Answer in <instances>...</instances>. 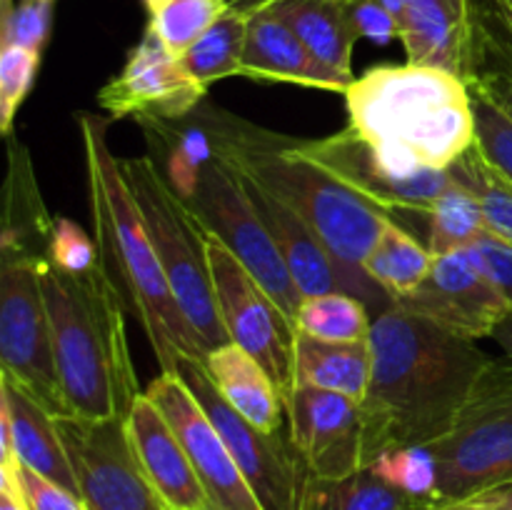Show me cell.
Segmentation results:
<instances>
[{
    "instance_id": "6da1fadb",
    "label": "cell",
    "mask_w": 512,
    "mask_h": 510,
    "mask_svg": "<svg viewBox=\"0 0 512 510\" xmlns=\"http://www.w3.org/2000/svg\"><path fill=\"white\" fill-rule=\"evenodd\" d=\"M373 375L360 403L365 465L395 448L430 445L453 425L493 358L433 320L390 305L370 325Z\"/></svg>"
},
{
    "instance_id": "7a4b0ae2",
    "label": "cell",
    "mask_w": 512,
    "mask_h": 510,
    "mask_svg": "<svg viewBox=\"0 0 512 510\" xmlns=\"http://www.w3.org/2000/svg\"><path fill=\"white\" fill-rule=\"evenodd\" d=\"M198 123L220 158L305 220L343 270L350 293L365 300L373 315L393 305V298L365 275L363 263L395 218L300 153L295 138L215 108L205 110Z\"/></svg>"
},
{
    "instance_id": "3957f363",
    "label": "cell",
    "mask_w": 512,
    "mask_h": 510,
    "mask_svg": "<svg viewBox=\"0 0 512 510\" xmlns=\"http://www.w3.org/2000/svg\"><path fill=\"white\" fill-rule=\"evenodd\" d=\"M78 125L83 135L93 235L105 275L123 298L125 310L135 315L143 328L163 373H173L183 358L205 363L208 353L170 290L133 193L123 178L120 160L105 138L108 123L98 115L83 113L78 115Z\"/></svg>"
},
{
    "instance_id": "277c9868",
    "label": "cell",
    "mask_w": 512,
    "mask_h": 510,
    "mask_svg": "<svg viewBox=\"0 0 512 510\" xmlns=\"http://www.w3.org/2000/svg\"><path fill=\"white\" fill-rule=\"evenodd\" d=\"M350 128L403 178L448 170L475 145L470 83L435 65H378L345 93Z\"/></svg>"
},
{
    "instance_id": "5b68a950",
    "label": "cell",
    "mask_w": 512,
    "mask_h": 510,
    "mask_svg": "<svg viewBox=\"0 0 512 510\" xmlns=\"http://www.w3.org/2000/svg\"><path fill=\"white\" fill-rule=\"evenodd\" d=\"M40 283L68 415L85 420L128 418L143 390L125 330L128 310L100 260L85 273H70L45 255Z\"/></svg>"
},
{
    "instance_id": "8992f818",
    "label": "cell",
    "mask_w": 512,
    "mask_h": 510,
    "mask_svg": "<svg viewBox=\"0 0 512 510\" xmlns=\"http://www.w3.org/2000/svg\"><path fill=\"white\" fill-rule=\"evenodd\" d=\"M118 160L170 290L205 353L230 343L215 303L205 228L178 190L168 183L158 160L150 155Z\"/></svg>"
},
{
    "instance_id": "52a82bcc",
    "label": "cell",
    "mask_w": 512,
    "mask_h": 510,
    "mask_svg": "<svg viewBox=\"0 0 512 510\" xmlns=\"http://www.w3.org/2000/svg\"><path fill=\"white\" fill-rule=\"evenodd\" d=\"M438 465L435 500H458L512 483V363L490 360L443 438L430 443Z\"/></svg>"
},
{
    "instance_id": "ba28073f",
    "label": "cell",
    "mask_w": 512,
    "mask_h": 510,
    "mask_svg": "<svg viewBox=\"0 0 512 510\" xmlns=\"http://www.w3.org/2000/svg\"><path fill=\"white\" fill-rule=\"evenodd\" d=\"M45 255L0 250V375L28 390L53 415H68L40 283Z\"/></svg>"
},
{
    "instance_id": "9c48e42d",
    "label": "cell",
    "mask_w": 512,
    "mask_h": 510,
    "mask_svg": "<svg viewBox=\"0 0 512 510\" xmlns=\"http://www.w3.org/2000/svg\"><path fill=\"white\" fill-rule=\"evenodd\" d=\"M183 200L205 233L218 238L295 323L303 295L295 288L288 265L260 220L238 170L215 153L200 168L195 188Z\"/></svg>"
},
{
    "instance_id": "30bf717a",
    "label": "cell",
    "mask_w": 512,
    "mask_h": 510,
    "mask_svg": "<svg viewBox=\"0 0 512 510\" xmlns=\"http://www.w3.org/2000/svg\"><path fill=\"white\" fill-rule=\"evenodd\" d=\"M173 373L210 415L263 510H303L310 470L295 450L290 430L268 433L245 420L215 388L203 360H178Z\"/></svg>"
},
{
    "instance_id": "8fae6325",
    "label": "cell",
    "mask_w": 512,
    "mask_h": 510,
    "mask_svg": "<svg viewBox=\"0 0 512 510\" xmlns=\"http://www.w3.org/2000/svg\"><path fill=\"white\" fill-rule=\"evenodd\" d=\"M208 263L215 303L230 343L253 355L275 380L283 400H288L295 388V323L253 273L210 233Z\"/></svg>"
},
{
    "instance_id": "7c38bea8",
    "label": "cell",
    "mask_w": 512,
    "mask_h": 510,
    "mask_svg": "<svg viewBox=\"0 0 512 510\" xmlns=\"http://www.w3.org/2000/svg\"><path fill=\"white\" fill-rule=\"evenodd\" d=\"M58 430L88 510H173L145 473L128 420L58 415Z\"/></svg>"
},
{
    "instance_id": "4fadbf2b",
    "label": "cell",
    "mask_w": 512,
    "mask_h": 510,
    "mask_svg": "<svg viewBox=\"0 0 512 510\" xmlns=\"http://www.w3.org/2000/svg\"><path fill=\"white\" fill-rule=\"evenodd\" d=\"M295 145L300 153L323 165L328 173L358 190L363 198L383 208L390 218H395L408 230H413L408 225L410 218L428 220L435 198L450 183V170L430 168L413 178L393 173L383 155L375 150V145L355 133L350 125L340 133L325 135V138H295Z\"/></svg>"
},
{
    "instance_id": "5bb4252c",
    "label": "cell",
    "mask_w": 512,
    "mask_h": 510,
    "mask_svg": "<svg viewBox=\"0 0 512 510\" xmlns=\"http://www.w3.org/2000/svg\"><path fill=\"white\" fill-rule=\"evenodd\" d=\"M205 93L208 88L195 83L178 55L148 28L130 50L125 68L98 90V103L115 120L178 123L203 103Z\"/></svg>"
},
{
    "instance_id": "9a60e30c",
    "label": "cell",
    "mask_w": 512,
    "mask_h": 510,
    "mask_svg": "<svg viewBox=\"0 0 512 510\" xmlns=\"http://www.w3.org/2000/svg\"><path fill=\"white\" fill-rule=\"evenodd\" d=\"M183 443L210 510H263L228 443L178 373H163L145 388Z\"/></svg>"
},
{
    "instance_id": "2e32d148",
    "label": "cell",
    "mask_w": 512,
    "mask_h": 510,
    "mask_svg": "<svg viewBox=\"0 0 512 510\" xmlns=\"http://www.w3.org/2000/svg\"><path fill=\"white\" fill-rule=\"evenodd\" d=\"M395 305L468 340L493 338L512 313L508 300L480 273L465 248L435 255L428 278Z\"/></svg>"
},
{
    "instance_id": "e0dca14e",
    "label": "cell",
    "mask_w": 512,
    "mask_h": 510,
    "mask_svg": "<svg viewBox=\"0 0 512 510\" xmlns=\"http://www.w3.org/2000/svg\"><path fill=\"white\" fill-rule=\"evenodd\" d=\"M285 408L290 440L313 478L338 480L365 468L358 400L333 390L295 385Z\"/></svg>"
},
{
    "instance_id": "ac0fdd59",
    "label": "cell",
    "mask_w": 512,
    "mask_h": 510,
    "mask_svg": "<svg viewBox=\"0 0 512 510\" xmlns=\"http://www.w3.org/2000/svg\"><path fill=\"white\" fill-rule=\"evenodd\" d=\"M400 40L408 63L435 65L470 83L483 65L480 0H405Z\"/></svg>"
},
{
    "instance_id": "d6986e66",
    "label": "cell",
    "mask_w": 512,
    "mask_h": 510,
    "mask_svg": "<svg viewBox=\"0 0 512 510\" xmlns=\"http://www.w3.org/2000/svg\"><path fill=\"white\" fill-rule=\"evenodd\" d=\"M240 75L265 83L305 85L338 95H345L353 85V80L320 63L273 8H265L248 18Z\"/></svg>"
},
{
    "instance_id": "ffe728a7",
    "label": "cell",
    "mask_w": 512,
    "mask_h": 510,
    "mask_svg": "<svg viewBox=\"0 0 512 510\" xmlns=\"http://www.w3.org/2000/svg\"><path fill=\"white\" fill-rule=\"evenodd\" d=\"M128 430L145 473L173 510H210L208 495L173 425L148 393H140L128 413Z\"/></svg>"
},
{
    "instance_id": "44dd1931",
    "label": "cell",
    "mask_w": 512,
    "mask_h": 510,
    "mask_svg": "<svg viewBox=\"0 0 512 510\" xmlns=\"http://www.w3.org/2000/svg\"><path fill=\"white\" fill-rule=\"evenodd\" d=\"M238 175L243 180L245 190H248L250 200H253L255 210H258L260 220L268 228L275 248L283 255L290 278H293L300 295L308 298V295L330 293V290H345V293H350L343 270L338 268V263L328 253V248L320 243L318 235L305 225V220L300 215H295L288 205L280 203L278 198H273L268 190L253 183L248 175H243L240 170Z\"/></svg>"
},
{
    "instance_id": "7402d4cb",
    "label": "cell",
    "mask_w": 512,
    "mask_h": 510,
    "mask_svg": "<svg viewBox=\"0 0 512 510\" xmlns=\"http://www.w3.org/2000/svg\"><path fill=\"white\" fill-rule=\"evenodd\" d=\"M0 418L10 425L15 460L20 465L80 495L68 450L60 438L58 415L5 375H0Z\"/></svg>"
},
{
    "instance_id": "603a6c76",
    "label": "cell",
    "mask_w": 512,
    "mask_h": 510,
    "mask_svg": "<svg viewBox=\"0 0 512 510\" xmlns=\"http://www.w3.org/2000/svg\"><path fill=\"white\" fill-rule=\"evenodd\" d=\"M210 380L225 400L260 430H288V408L268 370L240 345L225 343L205 358Z\"/></svg>"
},
{
    "instance_id": "cb8c5ba5",
    "label": "cell",
    "mask_w": 512,
    "mask_h": 510,
    "mask_svg": "<svg viewBox=\"0 0 512 510\" xmlns=\"http://www.w3.org/2000/svg\"><path fill=\"white\" fill-rule=\"evenodd\" d=\"M273 10L320 63L343 78L355 80L353 48L358 43V30L350 20L348 0H280Z\"/></svg>"
},
{
    "instance_id": "d4e9b609",
    "label": "cell",
    "mask_w": 512,
    "mask_h": 510,
    "mask_svg": "<svg viewBox=\"0 0 512 510\" xmlns=\"http://www.w3.org/2000/svg\"><path fill=\"white\" fill-rule=\"evenodd\" d=\"M373 375L370 340L328 343L298 333L295 338V385L333 390L363 403Z\"/></svg>"
},
{
    "instance_id": "484cf974",
    "label": "cell",
    "mask_w": 512,
    "mask_h": 510,
    "mask_svg": "<svg viewBox=\"0 0 512 510\" xmlns=\"http://www.w3.org/2000/svg\"><path fill=\"white\" fill-rule=\"evenodd\" d=\"M433 260L435 255L428 243H420L418 235L400 225L398 220H388L365 258L363 270L395 303L403 295L413 293L428 278Z\"/></svg>"
},
{
    "instance_id": "4316f807",
    "label": "cell",
    "mask_w": 512,
    "mask_h": 510,
    "mask_svg": "<svg viewBox=\"0 0 512 510\" xmlns=\"http://www.w3.org/2000/svg\"><path fill=\"white\" fill-rule=\"evenodd\" d=\"M433 505V498L405 493L375 470L363 468L338 480L310 475L303 510H433Z\"/></svg>"
},
{
    "instance_id": "83f0119b",
    "label": "cell",
    "mask_w": 512,
    "mask_h": 510,
    "mask_svg": "<svg viewBox=\"0 0 512 510\" xmlns=\"http://www.w3.org/2000/svg\"><path fill=\"white\" fill-rule=\"evenodd\" d=\"M248 38V15L228 8L183 55H178L185 73L210 88L213 83L240 75Z\"/></svg>"
},
{
    "instance_id": "f1b7e54d",
    "label": "cell",
    "mask_w": 512,
    "mask_h": 510,
    "mask_svg": "<svg viewBox=\"0 0 512 510\" xmlns=\"http://www.w3.org/2000/svg\"><path fill=\"white\" fill-rule=\"evenodd\" d=\"M373 310L358 295L345 290L308 295L295 313V330L328 343H358L370 338Z\"/></svg>"
},
{
    "instance_id": "f546056e",
    "label": "cell",
    "mask_w": 512,
    "mask_h": 510,
    "mask_svg": "<svg viewBox=\"0 0 512 510\" xmlns=\"http://www.w3.org/2000/svg\"><path fill=\"white\" fill-rule=\"evenodd\" d=\"M485 230L483 208L470 188L450 175V183L435 198L428 215V248L433 255L463 250Z\"/></svg>"
},
{
    "instance_id": "4dcf8cb0",
    "label": "cell",
    "mask_w": 512,
    "mask_h": 510,
    "mask_svg": "<svg viewBox=\"0 0 512 510\" xmlns=\"http://www.w3.org/2000/svg\"><path fill=\"white\" fill-rule=\"evenodd\" d=\"M450 175L475 193L483 208L485 230L512 245V180L483 155L478 143L450 165Z\"/></svg>"
},
{
    "instance_id": "1f68e13d",
    "label": "cell",
    "mask_w": 512,
    "mask_h": 510,
    "mask_svg": "<svg viewBox=\"0 0 512 510\" xmlns=\"http://www.w3.org/2000/svg\"><path fill=\"white\" fill-rule=\"evenodd\" d=\"M143 3L148 8V28L175 55H183L228 10V0H143Z\"/></svg>"
},
{
    "instance_id": "d6a6232c",
    "label": "cell",
    "mask_w": 512,
    "mask_h": 510,
    "mask_svg": "<svg viewBox=\"0 0 512 510\" xmlns=\"http://www.w3.org/2000/svg\"><path fill=\"white\" fill-rule=\"evenodd\" d=\"M365 468L375 470L380 478L393 483L418 498H433L438 488V465L430 445H413V448H395L375 458Z\"/></svg>"
},
{
    "instance_id": "836d02e7",
    "label": "cell",
    "mask_w": 512,
    "mask_h": 510,
    "mask_svg": "<svg viewBox=\"0 0 512 510\" xmlns=\"http://www.w3.org/2000/svg\"><path fill=\"white\" fill-rule=\"evenodd\" d=\"M35 50L15 43H0V133L13 135L15 115L35 83L40 68Z\"/></svg>"
},
{
    "instance_id": "e575fe53",
    "label": "cell",
    "mask_w": 512,
    "mask_h": 510,
    "mask_svg": "<svg viewBox=\"0 0 512 510\" xmlns=\"http://www.w3.org/2000/svg\"><path fill=\"white\" fill-rule=\"evenodd\" d=\"M473 90L475 110V143L485 158L512 180V118L500 110L488 95Z\"/></svg>"
},
{
    "instance_id": "d590c367",
    "label": "cell",
    "mask_w": 512,
    "mask_h": 510,
    "mask_svg": "<svg viewBox=\"0 0 512 510\" xmlns=\"http://www.w3.org/2000/svg\"><path fill=\"white\" fill-rule=\"evenodd\" d=\"M483 23V65H480V73L470 80V88L488 95L500 110H505L512 118V53L508 50V45L503 43V38H498L485 10Z\"/></svg>"
},
{
    "instance_id": "8d00e7d4",
    "label": "cell",
    "mask_w": 512,
    "mask_h": 510,
    "mask_svg": "<svg viewBox=\"0 0 512 510\" xmlns=\"http://www.w3.org/2000/svg\"><path fill=\"white\" fill-rule=\"evenodd\" d=\"M53 0H18L3 3V33L0 43H15L23 48L43 53L50 33Z\"/></svg>"
},
{
    "instance_id": "74e56055",
    "label": "cell",
    "mask_w": 512,
    "mask_h": 510,
    "mask_svg": "<svg viewBox=\"0 0 512 510\" xmlns=\"http://www.w3.org/2000/svg\"><path fill=\"white\" fill-rule=\"evenodd\" d=\"M48 258L70 273H85L100 260L98 243L80 225L68 218H53L48 240Z\"/></svg>"
},
{
    "instance_id": "f35d334b",
    "label": "cell",
    "mask_w": 512,
    "mask_h": 510,
    "mask_svg": "<svg viewBox=\"0 0 512 510\" xmlns=\"http://www.w3.org/2000/svg\"><path fill=\"white\" fill-rule=\"evenodd\" d=\"M465 250L512 308V245L490 230H483Z\"/></svg>"
},
{
    "instance_id": "ab89813d",
    "label": "cell",
    "mask_w": 512,
    "mask_h": 510,
    "mask_svg": "<svg viewBox=\"0 0 512 510\" xmlns=\"http://www.w3.org/2000/svg\"><path fill=\"white\" fill-rule=\"evenodd\" d=\"M13 470L28 510H88L80 495L58 485L55 480L45 478V475L35 473L20 463L13 465Z\"/></svg>"
},
{
    "instance_id": "60d3db41",
    "label": "cell",
    "mask_w": 512,
    "mask_h": 510,
    "mask_svg": "<svg viewBox=\"0 0 512 510\" xmlns=\"http://www.w3.org/2000/svg\"><path fill=\"white\" fill-rule=\"evenodd\" d=\"M350 20H353L358 38L373 40L378 45H388L400 38V23L380 0H348Z\"/></svg>"
},
{
    "instance_id": "b9f144b4",
    "label": "cell",
    "mask_w": 512,
    "mask_h": 510,
    "mask_svg": "<svg viewBox=\"0 0 512 510\" xmlns=\"http://www.w3.org/2000/svg\"><path fill=\"white\" fill-rule=\"evenodd\" d=\"M433 510H512V483L495 485L458 500H435Z\"/></svg>"
},
{
    "instance_id": "7bdbcfd3",
    "label": "cell",
    "mask_w": 512,
    "mask_h": 510,
    "mask_svg": "<svg viewBox=\"0 0 512 510\" xmlns=\"http://www.w3.org/2000/svg\"><path fill=\"white\" fill-rule=\"evenodd\" d=\"M0 510H28L20 495L18 480H15L13 465H0Z\"/></svg>"
},
{
    "instance_id": "ee69618b",
    "label": "cell",
    "mask_w": 512,
    "mask_h": 510,
    "mask_svg": "<svg viewBox=\"0 0 512 510\" xmlns=\"http://www.w3.org/2000/svg\"><path fill=\"white\" fill-rule=\"evenodd\" d=\"M485 13L490 15V20L495 23V28L503 33V43L508 45V50L512 53V0L510 3H493L488 0V8Z\"/></svg>"
},
{
    "instance_id": "f6af8a7d",
    "label": "cell",
    "mask_w": 512,
    "mask_h": 510,
    "mask_svg": "<svg viewBox=\"0 0 512 510\" xmlns=\"http://www.w3.org/2000/svg\"><path fill=\"white\" fill-rule=\"evenodd\" d=\"M493 340L500 345V348H503L505 358L512 363V313L498 325V330L493 333Z\"/></svg>"
},
{
    "instance_id": "bcb514c9",
    "label": "cell",
    "mask_w": 512,
    "mask_h": 510,
    "mask_svg": "<svg viewBox=\"0 0 512 510\" xmlns=\"http://www.w3.org/2000/svg\"><path fill=\"white\" fill-rule=\"evenodd\" d=\"M275 3H280V0H228V8L240 10V13L250 18L253 13H260V10L265 8H273Z\"/></svg>"
},
{
    "instance_id": "7dc6e473",
    "label": "cell",
    "mask_w": 512,
    "mask_h": 510,
    "mask_svg": "<svg viewBox=\"0 0 512 510\" xmlns=\"http://www.w3.org/2000/svg\"><path fill=\"white\" fill-rule=\"evenodd\" d=\"M493 3H510V0H493Z\"/></svg>"
}]
</instances>
